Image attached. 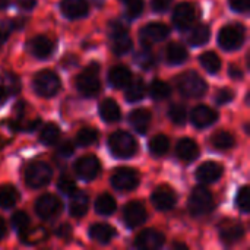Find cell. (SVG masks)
<instances>
[{"instance_id": "cell-40", "label": "cell", "mask_w": 250, "mask_h": 250, "mask_svg": "<svg viewBox=\"0 0 250 250\" xmlns=\"http://www.w3.org/2000/svg\"><path fill=\"white\" fill-rule=\"evenodd\" d=\"M1 81H3L4 89H6L9 94H18V92L21 91V81H19V78H18L16 75H13V73H6V75H3Z\"/></svg>"}, {"instance_id": "cell-10", "label": "cell", "mask_w": 250, "mask_h": 250, "mask_svg": "<svg viewBox=\"0 0 250 250\" xmlns=\"http://www.w3.org/2000/svg\"><path fill=\"white\" fill-rule=\"evenodd\" d=\"M110 37H111V50L116 54H126L127 51H130L132 48V40L129 37V34L126 32V29L120 25L113 22L110 25Z\"/></svg>"}, {"instance_id": "cell-11", "label": "cell", "mask_w": 250, "mask_h": 250, "mask_svg": "<svg viewBox=\"0 0 250 250\" xmlns=\"http://www.w3.org/2000/svg\"><path fill=\"white\" fill-rule=\"evenodd\" d=\"M168 34H170V28L161 22H151V23L142 26L139 31L141 41L145 45L154 44L157 41H163L168 37Z\"/></svg>"}, {"instance_id": "cell-38", "label": "cell", "mask_w": 250, "mask_h": 250, "mask_svg": "<svg viewBox=\"0 0 250 250\" xmlns=\"http://www.w3.org/2000/svg\"><path fill=\"white\" fill-rule=\"evenodd\" d=\"M144 94H145V83L142 79H136L133 83H129V88L126 91V100L129 103H135L142 100Z\"/></svg>"}, {"instance_id": "cell-24", "label": "cell", "mask_w": 250, "mask_h": 250, "mask_svg": "<svg viewBox=\"0 0 250 250\" xmlns=\"http://www.w3.org/2000/svg\"><path fill=\"white\" fill-rule=\"evenodd\" d=\"M130 81H132V73L125 66H114L108 72V82L114 88H125L130 83Z\"/></svg>"}, {"instance_id": "cell-47", "label": "cell", "mask_w": 250, "mask_h": 250, "mask_svg": "<svg viewBox=\"0 0 250 250\" xmlns=\"http://www.w3.org/2000/svg\"><path fill=\"white\" fill-rule=\"evenodd\" d=\"M234 98V92L229 88H221L217 91L215 94V101L218 104H227V103H231Z\"/></svg>"}, {"instance_id": "cell-52", "label": "cell", "mask_w": 250, "mask_h": 250, "mask_svg": "<svg viewBox=\"0 0 250 250\" xmlns=\"http://www.w3.org/2000/svg\"><path fill=\"white\" fill-rule=\"evenodd\" d=\"M230 4L236 12H248L249 9V0H230Z\"/></svg>"}, {"instance_id": "cell-7", "label": "cell", "mask_w": 250, "mask_h": 250, "mask_svg": "<svg viewBox=\"0 0 250 250\" xmlns=\"http://www.w3.org/2000/svg\"><path fill=\"white\" fill-rule=\"evenodd\" d=\"M34 89L41 97H53L60 89V79L51 70H42L34 78Z\"/></svg>"}, {"instance_id": "cell-43", "label": "cell", "mask_w": 250, "mask_h": 250, "mask_svg": "<svg viewBox=\"0 0 250 250\" xmlns=\"http://www.w3.org/2000/svg\"><path fill=\"white\" fill-rule=\"evenodd\" d=\"M57 188L64 195H72L76 192V182L70 176H62L57 182Z\"/></svg>"}, {"instance_id": "cell-34", "label": "cell", "mask_w": 250, "mask_h": 250, "mask_svg": "<svg viewBox=\"0 0 250 250\" xmlns=\"http://www.w3.org/2000/svg\"><path fill=\"white\" fill-rule=\"evenodd\" d=\"M47 237V233L44 229L38 227V229H25L21 231V240L23 243H29V245H35L41 240H45Z\"/></svg>"}, {"instance_id": "cell-44", "label": "cell", "mask_w": 250, "mask_h": 250, "mask_svg": "<svg viewBox=\"0 0 250 250\" xmlns=\"http://www.w3.org/2000/svg\"><path fill=\"white\" fill-rule=\"evenodd\" d=\"M28 224H29V217H28L26 212L18 211V212H15L12 215V226H13L15 230L22 231V230H25L28 227Z\"/></svg>"}, {"instance_id": "cell-32", "label": "cell", "mask_w": 250, "mask_h": 250, "mask_svg": "<svg viewBox=\"0 0 250 250\" xmlns=\"http://www.w3.org/2000/svg\"><path fill=\"white\" fill-rule=\"evenodd\" d=\"M199 62L202 67L209 73H217L221 69V60L214 51H205L204 54H201Z\"/></svg>"}, {"instance_id": "cell-29", "label": "cell", "mask_w": 250, "mask_h": 250, "mask_svg": "<svg viewBox=\"0 0 250 250\" xmlns=\"http://www.w3.org/2000/svg\"><path fill=\"white\" fill-rule=\"evenodd\" d=\"M188 59L186 48L179 42H171L167 47V60L170 64H180Z\"/></svg>"}, {"instance_id": "cell-41", "label": "cell", "mask_w": 250, "mask_h": 250, "mask_svg": "<svg viewBox=\"0 0 250 250\" xmlns=\"http://www.w3.org/2000/svg\"><path fill=\"white\" fill-rule=\"evenodd\" d=\"M168 116L173 123L176 125H185L186 122V108L182 104H173L168 110Z\"/></svg>"}, {"instance_id": "cell-9", "label": "cell", "mask_w": 250, "mask_h": 250, "mask_svg": "<svg viewBox=\"0 0 250 250\" xmlns=\"http://www.w3.org/2000/svg\"><path fill=\"white\" fill-rule=\"evenodd\" d=\"M35 211L37 215L42 220H53L60 214L62 202L54 195H42L35 202Z\"/></svg>"}, {"instance_id": "cell-55", "label": "cell", "mask_w": 250, "mask_h": 250, "mask_svg": "<svg viewBox=\"0 0 250 250\" xmlns=\"http://www.w3.org/2000/svg\"><path fill=\"white\" fill-rule=\"evenodd\" d=\"M6 233H7V227H6V223L0 218V240L6 236Z\"/></svg>"}, {"instance_id": "cell-21", "label": "cell", "mask_w": 250, "mask_h": 250, "mask_svg": "<svg viewBox=\"0 0 250 250\" xmlns=\"http://www.w3.org/2000/svg\"><path fill=\"white\" fill-rule=\"evenodd\" d=\"M129 120H130V125L132 127L141 133V135H145L151 126V120H152V116H151V111L146 110V108H138V110H133L129 116Z\"/></svg>"}, {"instance_id": "cell-37", "label": "cell", "mask_w": 250, "mask_h": 250, "mask_svg": "<svg viewBox=\"0 0 250 250\" xmlns=\"http://www.w3.org/2000/svg\"><path fill=\"white\" fill-rule=\"evenodd\" d=\"M149 94L154 100H166L170 94H171V88L167 82L164 81H154L151 83V88H149Z\"/></svg>"}, {"instance_id": "cell-18", "label": "cell", "mask_w": 250, "mask_h": 250, "mask_svg": "<svg viewBox=\"0 0 250 250\" xmlns=\"http://www.w3.org/2000/svg\"><path fill=\"white\" fill-rule=\"evenodd\" d=\"M217 119H218V113L208 105H198L192 111V122L196 127L201 129L211 126L214 122H217Z\"/></svg>"}, {"instance_id": "cell-26", "label": "cell", "mask_w": 250, "mask_h": 250, "mask_svg": "<svg viewBox=\"0 0 250 250\" xmlns=\"http://www.w3.org/2000/svg\"><path fill=\"white\" fill-rule=\"evenodd\" d=\"M100 114L107 123H116L120 120V107L111 98H105L100 104Z\"/></svg>"}, {"instance_id": "cell-20", "label": "cell", "mask_w": 250, "mask_h": 250, "mask_svg": "<svg viewBox=\"0 0 250 250\" xmlns=\"http://www.w3.org/2000/svg\"><path fill=\"white\" fill-rule=\"evenodd\" d=\"M223 176V166L215 161H207L196 170L198 180L204 183H212Z\"/></svg>"}, {"instance_id": "cell-13", "label": "cell", "mask_w": 250, "mask_h": 250, "mask_svg": "<svg viewBox=\"0 0 250 250\" xmlns=\"http://www.w3.org/2000/svg\"><path fill=\"white\" fill-rule=\"evenodd\" d=\"M123 220L127 224V227L135 229L142 226L146 221V209L139 201L129 202L123 209Z\"/></svg>"}, {"instance_id": "cell-54", "label": "cell", "mask_w": 250, "mask_h": 250, "mask_svg": "<svg viewBox=\"0 0 250 250\" xmlns=\"http://www.w3.org/2000/svg\"><path fill=\"white\" fill-rule=\"evenodd\" d=\"M229 72H230L231 78H234V79H242V78H243V73H242V70H240L237 66H234V64H231V66H230Z\"/></svg>"}, {"instance_id": "cell-6", "label": "cell", "mask_w": 250, "mask_h": 250, "mask_svg": "<svg viewBox=\"0 0 250 250\" xmlns=\"http://www.w3.org/2000/svg\"><path fill=\"white\" fill-rule=\"evenodd\" d=\"M245 28L243 25L239 23H231L224 26L220 34H218V41L220 45L227 50V51H233L237 50L239 47H242L243 41H245Z\"/></svg>"}, {"instance_id": "cell-25", "label": "cell", "mask_w": 250, "mask_h": 250, "mask_svg": "<svg viewBox=\"0 0 250 250\" xmlns=\"http://www.w3.org/2000/svg\"><path fill=\"white\" fill-rule=\"evenodd\" d=\"M89 236L92 240H95L101 245H107L114 239L116 230L108 224H94L89 229Z\"/></svg>"}, {"instance_id": "cell-33", "label": "cell", "mask_w": 250, "mask_h": 250, "mask_svg": "<svg viewBox=\"0 0 250 250\" xmlns=\"http://www.w3.org/2000/svg\"><path fill=\"white\" fill-rule=\"evenodd\" d=\"M170 148V139L166 135H157L149 142V151L155 157H163Z\"/></svg>"}, {"instance_id": "cell-46", "label": "cell", "mask_w": 250, "mask_h": 250, "mask_svg": "<svg viewBox=\"0 0 250 250\" xmlns=\"http://www.w3.org/2000/svg\"><path fill=\"white\" fill-rule=\"evenodd\" d=\"M144 10V0H127L126 13L129 18H138Z\"/></svg>"}, {"instance_id": "cell-39", "label": "cell", "mask_w": 250, "mask_h": 250, "mask_svg": "<svg viewBox=\"0 0 250 250\" xmlns=\"http://www.w3.org/2000/svg\"><path fill=\"white\" fill-rule=\"evenodd\" d=\"M59 136H60V129L54 123H50L41 130L40 141L45 145H53L59 139Z\"/></svg>"}, {"instance_id": "cell-23", "label": "cell", "mask_w": 250, "mask_h": 250, "mask_svg": "<svg viewBox=\"0 0 250 250\" xmlns=\"http://www.w3.org/2000/svg\"><path fill=\"white\" fill-rule=\"evenodd\" d=\"M176 154L177 157L185 161V163H190L193 161L198 154H199V148L196 145V142L193 139H189V138H183L179 141L177 144V148H176Z\"/></svg>"}, {"instance_id": "cell-51", "label": "cell", "mask_w": 250, "mask_h": 250, "mask_svg": "<svg viewBox=\"0 0 250 250\" xmlns=\"http://www.w3.org/2000/svg\"><path fill=\"white\" fill-rule=\"evenodd\" d=\"M171 1L173 0H152L151 4H152V9L155 12H164V10H167L170 7Z\"/></svg>"}, {"instance_id": "cell-53", "label": "cell", "mask_w": 250, "mask_h": 250, "mask_svg": "<svg viewBox=\"0 0 250 250\" xmlns=\"http://www.w3.org/2000/svg\"><path fill=\"white\" fill-rule=\"evenodd\" d=\"M18 4L23 10H31L35 6V0H18Z\"/></svg>"}, {"instance_id": "cell-19", "label": "cell", "mask_w": 250, "mask_h": 250, "mask_svg": "<svg viewBox=\"0 0 250 250\" xmlns=\"http://www.w3.org/2000/svg\"><path fill=\"white\" fill-rule=\"evenodd\" d=\"M60 10L69 19H78L83 18L88 13L89 6L86 0H62Z\"/></svg>"}, {"instance_id": "cell-8", "label": "cell", "mask_w": 250, "mask_h": 250, "mask_svg": "<svg viewBox=\"0 0 250 250\" xmlns=\"http://www.w3.org/2000/svg\"><path fill=\"white\" fill-rule=\"evenodd\" d=\"M111 185L120 192H130L139 185V173L129 167H120L113 173Z\"/></svg>"}, {"instance_id": "cell-57", "label": "cell", "mask_w": 250, "mask_h": 250, "mask_svg": "<svg viewBox=\"0 0 250 250\" xmlns=\"http://www.w3.org/2000/svg\"><path fill=\"white\" fill-rule=\"evenodd\" d=\"M4 98H6V92H4V89L0 86V103H3V101H4Z\"/></svg>"}, {"instance_id": "cell-12", "label": "cell", "mask_w": 250, "mask_h": 250, "mask_svg": "<svg viewBox=\"0 0 250 250\" xmlns=\"http://www.w3.org/2000/svg\"><path fill=\"white\" fill-rule=\"evenodd\" d=\"M101 170V164L95 155H83L75 164L76 174L83 180H94Z\"/></svg>"}, {"instance_id": "cell-50", "label": "cell", "mask_w": 250, "mask_h": 250, "mask_svg": "<svg viewBox=\"0 0 250 250\" xmlns=\"http://www.w3.org/2000/svg\"><path fill=\"white\" fill-rule=\"evenodd\" d=\"M12 23L10 22H0V45L7 40L10 31H12Z\"/></svg>"}, {"instance_id": "cell-16", "label": "cell", "mask_w": 250, "mask_h": 250, "mask_svg": "<svg viewBox=\"0 0 250 250\" xmlns=\"http://www.w3.org/2000/svg\"><path fill=\"white\" fill-rule=\"evenodd\" d=\"M152 204L160 211L171 209L174 207V204H176V193H174V190L170 186H167V185L158 186L154 190V193H152Z\"/></svg>"}, {"instance_id": "cell-30", "label": "cell", "mask_w": 250, "mask_h": 250, "mask_svg": "<svg viewBox=\"0 0 250 250\" xmlns=\"http://www.w3.org/2000/svg\"><path fill=\"white\" fill-rule=\"evenodd\" d=\"M88 205H89V199L86 195H83V193L76 195L70 202V208H69L70 215L75 218H82L88 211Z\"/></svg>"}, {"instance_id": "cell-3", "label": "cell", "mask_w": 250, "mask_h": 250, "mask_svg": "<svg viewBox=\"0 0 250 250\" xmlns=\"http://www.w3.org/2000/svg\"><path fill=\"white\" fill-rule=\"evenodd\" d=\"M177 86H179V91L185 97H189V98H199L208 89L207 82L195 72H185L179 78Z\"/></svg>"}, {"instance_id": "cell-5", "label": "cell", "mask_w": 250, "mask_h": 250, "mask_svg": "<svg viewBox=\"0 0 250 250\" xmlns=\"http://www.w3.org/2000/svg\"><path fill=\"white\" fill-rule=\"evenodd\" d=\"M53 171L48 164L42 161L31 163L25 170V183L32 189H40L51 180Z\"/></svg>"}, {"instance_id": "cell-4", "label": "cell", "mask_w": 250, "mask_h": 250, "mask_svg": "<svg viewBox=\"0 0 250 250\" xmlns=\"http://www.w3.org/2000/svg\"><path fill=\"white\" fill-rule=\"evenodd\" d=\"M214 205L212 195L205 188H195L189 198V212L192 217L199 218L207 215Z\"/></svg>"}, {"instance_id": "cell-58", "label": "cell", "mask_w": 250, "mask_h": 250, "mask_svg": "<svg viewBox=\"0 0 250 250\" xmlns=\"http://www.w3.org/2000/svg\"><path fill=\"white\" fill-rule=\"evenodd\" d=\"M7 3H9V0H0V10L4 9L7 6Z\"/></svg>"}, {"instance_id": "cell-31", "label": "cell", "mask_w": 250, "mask_h": 250, "mask_svg": "<svg viewBox=\"0 0 250 250\" xmlns=\"http://www.w3.org/2000/svg\"><path fill=\"white\" fill-rule=\"evenodd\" d=\"M95 211L100 215H111L116 211V201L111 195L103 193L95 201Z\"/></svg>"}, {"instance_id": "cell-27", "label": "cell", "mask_w": 250, "mask_h": 250, "mask_svg": "<svg viewBox=\"0 0 250 250\" xmlns=\"http://www.w3.org/2000/svg\"><path fill=\"white\" fill-rule=\"evenodd\" d=\"M211 144L214 148L220 149V151H227V149H231L236 144V139L234 136L230 133V132H226V130H220L217 132L212 138H211Z\"/></svg>"}, {"instance_id": "cell-17", "label": "cell", "mask_w": 250, "mask_h": 250, "mask_svg": "<svg viewBox=\"0 0 250 250\" xmlns=\"http://www.w3.org/2000/svg\"><path fill=\"white\" fill-rule=\"evenodd\" d=\"M28 48H29L31 54L35 56L37 59H47L51 56V53L54 50V41L45 35H38L29 41Z\"/></svg>"}, {"instance_id": "cell-35", "label": "cell", "mask_w": 250, "mask_h": 250, "mask_svg": "<svg viewBox=\"0 0 250 250\" xmlns=\"http://www.w3.org/2000/svg\"><path fill=\"white\" fill-rule=\"evenodd\" d=\"M211 35V31L207 25H198L189 35V41L192 45H204L205 42H208Z\"/></svg>"}, {"instance_id": "cell-14", "label": "cell", "mask_w": 250, "mask_h": 250, "mask_svg": "<svg viewBox=\"0 0 250 250\" xmlns=\"http://www.w3.org/2000/svg\"><path fill=\"white\" fill-rule=\"evenodd\" d=\"M196 19V9L192 3L183 1L177 4L173 13V22L179 29H186L189 28Z\"/></svg>"}, {"instance_id": "cell-48", "label": "cell", "mask_w": 250, "mask_h": 250, "mask_svg": "<svg viewBox=\"0 0 250 250\" xmlns=\"http://www.w3.org/2000/svg\"><path fill=\"white\" fill-rule=\"evenodd\" d=\"M73 152H75V145H73V142H70V141H64V142H62V144L57 146V154H59V157L67 158V157H70Z\"/></svg>"}, {"instance_id": "cell-22", "label": "cell", "mask_w": 250, "mask_h": 250, "mask_svg": "<svg viewBox=\"0 0 250 250\" xmlns=\"http://www.w3.org/2000/svg\"><path fill=\"white\" fill-rule=\"evenodd\" d=\"M245 234V227L240 223H234V221H229L226 224H223L221 230H220V236L223 239L224 243L227 245H233L237 243Z\"/></svg>"}, {"instance_id": "cell-36", "label": "cell", "mask_w": 250, "mask_h": 250, "mask_svg": "<svg viewBox=\"0 0 250 250\" xmlns=\"http://www.w3.org/2000/svg\"><path fill=\"white\" fill-rule=\"evenodd\" d=\"M98 139V132L94 127H82L76 135V144L79 146H91Z\"/></svg>"}, {"instance_id": "cell-56", "label": "cell", "mask_w": 250, "mask_h": 250, "mask_svg": "<svg viewBox=\"0 0 250 250\" xmlns=\"http://www.w3.org/2000/svg\"><path fill=\"white\" fill-rule=\"evenodd\" d=\"M173 248H174V249H188V246L183 245V243H174Z\"/></svg>"}, {"instance_id": "cell-42", "label": "cell", "mask_w": 250, "mask_h": 250, "mask_svg": "<svg viewBox=\"0 0 250 250\" xmlns=\"http://www.w3.org/2000/svg\"><path fill=\"white\" fill-rule=\"evenodd\" d=\"M135 60H136V63L141 67H145V69L152 67V64L155 63V57H154L152 51L151 50H145V48L138 51V54L135 56Z\"/></svg>"}, {"instance_id": "cell-45", "label": "cell", "mask_w": 250, "mask_h": 250, "mask_svg": "<svg viewBox=\"0 0 250 250\" xmlns=\"http://www.w3.org/2000/svg\"><path fill=\"white\" fill-rule=\"evenodd\" d=\"M236 204L237 207L245 212L248 214L249 212V205H250V199H249V188L248 186H243L239 193H237V199H236Z\"/></svg>"}, {"instance_id": "cell-49", "label": "cell", "mask_w": 250, "mask_h": 250, "mask_svg": "<svg viewBox=\"0 0 250 250\" xmlns=\"http://www.w3.org/2000/svg\"><path fill=\"white\" fill-rule=\"evenodd\" d=\"M57 236H59V239H62L64 242H69L72 239V227L69 224H62L57 229Z\"/></svg>"}, {"instance_id": "cell-28", "label": "cell", "mask_w": 250, "mask_h": 250, "mask_svg": "<svg viewBox=\"0 0 250 250\" xmlns=\"http://www.w3.org/2000/svg\"><path fill=\"white\" fill-rule=\"evenodd\" d=\"M19 201V192L12 185L0 186V208H10Z\"/></svg>"}, {"instance_id": "cell-2", "label": "cell", "mask_w": 250, "mask_h": 250, "mask_svg": "<svg viewBox=\"0 0 250 250\" xmlns=\"http://www.w3.org/2000/svg\"><path fill=\"white\" fill-rule=\"evenodd\" d=\"M100 64L92 62L78 78H76V86L79 92L85 97H95L101 91V82H100Z\"/></svg>"}, {"instance_id": "cell-1", "label": "cell", "mask_w": 250, "mask_h": 250, "mask_svg": "<svg viewBox=\"0 0 250 250\" xmlns=\"http://www.w3.org/2000/svg\"><path fill=\"white\" fill-rule=\"evenodd\" d=\"M108 148L117 158H130L138 152V142L127 132H114L108 138Z\"/></svg>"}, {"instance_id": "cell-15", "label": "cell", "mask_w": 250, "mask_h": 250, "mask_svg": "<svg viewBox=\"0 0 250 250\" xmlns=\"http://www.w3.org/2000/svg\"><path fill=\"white\" fill-rule=\"evenodd\" d=\"M164 234L157 231V230H144L142 233L138 234L136 240H135V245L136 248L144 250H157L160 249L163 245H164Z\"/></svg>"}]
</instances>
